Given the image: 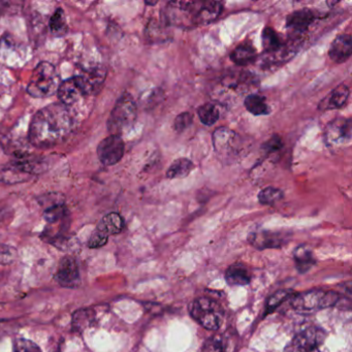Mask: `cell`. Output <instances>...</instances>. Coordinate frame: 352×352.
Returning a JSON list of instances; mask_svg holds the SVG:
<instances>
[{"mask_svg":"<svg viewBox=\"0 0 352 352\" xmlns=\"http://www.w3.org/2000/svg\"><path fill=\"white\" fill-rule=\"evenodd\" d=\"M76 82L83 96H91L100 91L107 78V69L102 65L86 69L80 75L76 76Z\"/></svg>","mask_w":352,"mask_h":352,"instance_id":"8","label":"cell"},{"mask_svg":"<svg viewBox=\"0 0 352 352\" xmlns=\"http://www.w3.org/2000/svg\"><path fill=\"white\" fill-rule=\"evenodd\" d=\"M226 279L230 285L245 286L250 283L251 276L246 265L236 263L226 270Z\"/></svg>","mask_w":352,"mask_h":352,"instance_id":"18","label":"cell"},{"mask_svg":"<svg viewBox=\"0 0 352 352\" xmlns=\"http://www.w3.org/2000/svg\"><path fill=\"white\" fill-rule=\"evenodd\" d=\"M69 210L63 204H55L47 208L44 212V218L48 223L55 224L67 219Z\"/></svg>","mask_w":352,"mask_h":352,"instance_id":"27","label":"cell"},{"mask_svg":"<svg viewBox=\"0 0 352 352\" xmlns=\"http://www.w3.org/2000/svg\"><path fill=\"white\" fill-rule=\"evenodd\" d=\"M350 96V89L345 84L336 87L331 94H327L320 104H318V109L321 111L338 110L342 109L347 104L348 98Z\"/></svg>","mask_w":352,"mask_h":352,"instance_id":"15","label":"cell"},{"mask_svg":"<svg viewBox=\"0 0 352 352\" xmlns=\"http://www.w3.org/2000/svg\"><path fill=\"white\" fill-rule=\"evenodd\" d=\"M55 280L63 287H76L80 282L77 261L73 257H63L57 267Z\"/></svg>","mask_w":352,"mask_h":352,"instance_id":"10","label":"cell"},{"mask_svg":"<svg viewBox=\"0 0 352 352\" xmlns=\"http://www.w3.org/2000/svg\"><path fill=\"white\" fill-rule=\"evenodd\" d=\"M57 94H58L61 104H65V107L76 104L82 96H84L75 78L65 80L60 83L58 90H57Z\"/></svg>","mask_w":352,"mask_h":352,"instance_id":"17","label":"cell"},{"mask_svg":"<svg viewBox=\"0 0 352 352\" xmlns=\"http://www.w3.org/2000/svg\"><path fill=\"white\" fill-rule=\"evenodd\" d=\"M294 259L296 269L300 273H306L316 263L312 251L306 245H300L296 247V250L294 251Z\"/></svg>","mask_w":352,"mask_h":352,"instance_id":"20","label":"cell"},{"mask_svg":"<svg viewBox=\"0 0 352 352\" xmlns=\"http://www.w3.org/2000/svg\"><path fill=\"white\" fill-rule=\"evenodd\" d=\"M49 28H50L51 34L54 36H63L69 30L65 12L61 8H58L53 14L50 21H49Z\"/></svg>","mask_w":352,"mask_h":352,"instance_id":"25","label":"cell"},{"mask_svg":"<svg viewBox=\"0 0 352 352\" xmlns=\"http://www.w3.org/2000/svg\"><path fill=\"white\" fill-rule=\"evenodd\" d=\"M59 85L60 80L54 65L44 61L32 72L28 86V94L36 98H50L56 94Z\"/></svg>","mask_w":352,"mask_h":352,"instance_id":"2","label":"cell"},{"mask_svg":"<svg viewBox=\"0 0 352 352\" xmlns=\"http://www.w3.org/2000/svg\"><path fill=\"white\" fill-rule=\"evenodd\" d=\"M197 115H199V120L206 126H212L219 120L220 112L219 109L214 104H205L197 109Z\"/></svg>","mask_w":352,"mask_h":352,"instance_id":"26","label":"cell"},{"mask_svg":"<svg viewBox=\"0 0 352 352\" xmlns=\"http://www.w3.org/2000/svg\"><path fill=\"white\" fill-rule=\"evenodd\" d=\"M261 41H263V50L267 54L276 55L283 50L284 43L281 36L270 26H267L263 30V34H261Z\"/></svg>","mask_w":352,"mask_h":352,"instance_id":"19","label":"cell"},{"mask_svg":"<svg viewBox=\"0 0 352 352\" xmlns=\"http://www.w3.org/2000/svg\"><path fill=\"white\" fill-rule=\"evenodd\" d=\"M296 294V292H292L290 289H282L279 292H275L270 296L269 300L267 302V306H265V314L273 312L278 306L282 304L284 300H290L292 296Z\"/></svg>","mask_w":352,"mask_h":352,"instance_id":"28","label":"cell"},{"mask_svg":"<svg viewBox=\"0 0 352 352\" xmlns=\"http://www.w3.org/2000/svg\"><path fill=\"white\" fill-rule=\"evenodd\" d=\"M193 122V116L190 113H182L178 115L175 119L174 126L176 131L182 133L185 129H188Z\"/></svg>","mask_w":352,"mask_h":352,"instance_id":"31","label":"cell"},{"mask_svg":"<svg viewBox=\"0 0 352 352\" xmlns=\"http://www.w3.org/2000/svg\"><path fill=\"white\" fill-rule=\"evenodd\" d=\"M249 243L258 250L263 249L280 248L286 242V234L281 232L261 230V232H251L248 236Z\"/></svg>","mask_w":352,"mask_h":352,"instance_id":"12","label":"cell"},{"mask_svg":"<svg viewBox=\"0 0 352 352\" xmlns=\"http://www.w3.org/2000/svg\"><path fill=\"white\" fill-rule=\"evenodd\" d=\"M214 149L222 160L234 158L238 154L240 148V137L228 127H220L214 131L212 135Z\"/></svg>","mask_w":352,"mask_h":352,"instance_id":"6","label":"cell"},{"mask_svg":"<svg viewBox=\"0 0 352 352\" xmlns=\"http://www.w3.org/2000/svg\"><path fill=\"white\" fill-rule=\"evenodd\" d=\"M339 298V294L335 292L310 290L302 294H296L290 300L294 310L306 312V311L321 310V309L333 306Z\"/></svg>","mask_w":352,"mask_h":352,"instance_id":"5","label":"cell"},{"mask_svg":"<svg viewBox=\"0 0 352 352\" xmlns=\"http://www.w3.org/2000/svg\"><path fill=\"white\" fill-rule=\"evenodd\" d=\"M108 238L109 236H107L106 234H104L102 230L96 228V230L92 232V236H90L88 245H89L90 248H100V247L107 244Z\"/></svg>","mask_w":352,"mask_h":352,"instance_id":"32","label":"cell"},{"mask_svg":"<svg viewBox=\"0 0 352 352\" xmlns=\"http://www.w3.org/2000/svg\"><path fill=\"white\" fill-rule=\"evenodd\" d=\"M318 18L317 14L309 9H302L294 12L286 19V28L292 34H304L309 26Z\"/></svg>","mask_w":352,"mask_h":352,"instance_id":"13","label":"cell"},{"mask_svg":"<svg viewBox=\"0 0 352 352\" xmlns=\"http://www.w3.org/2000/svg\"><path fill=\"white\" fill-rule=\"evenodd\" d=\"M125 145L121 135H111L100 142L98 147V156L104 166L118 164L124 155Z\"/></svg>","mask_w":352,"mask_h":352,"instance_id":"7","label":"cell"},{"mask_svg":"<svg viewBox=\"0 0 352 352\" xmlns=\"http://www.w3.org/2000/svg\"><path fill=\"white\" fill-rule=\"evenodd\" d=\"M195 166L190 160L187 158H178L170 164L168 170H166V178L168 179H183L186 178L193 170Z\"/></svg>","mask_w":352,"mask_h":352,"instance_id":"23","label":"cell"},{"mask_svg":"<svg viewBox=\"0 0 352 352\" xmlns=\"http://www.w3.org/2000/svg\"><path fill=\"white\" fill-rule=\"evenodd\" d=\"M203 352H223V343L219 338H210L204 345Z\"/></svg>","mask_w":352,"mask_h":352,"instance_id":"34","label":"cell"},{"mask_svg":"<svg viewBox=\"0 0 352 352\" xmlns=\"http://www.w3.org/2000/svg\"><path fill=\"white\" fill-rule=\"evenodd\" d=\"M189 311L192 318L209 331H217L223 320L224 311L221 305L206 296L193 300Z\"/></svg>","mask_w":352,"mask_h":352,"instance_id":"4","label":"cell"},{"mask_svg":"<svg viewBox=\"0 0 352 352\" xmlns=\"http://www.w3.org/2000/svg\"><path fill=\"white\" fill-rule=\"evenodd\" d=\"M96 228L102 230L108 236L111 234H120L124 228V220L118 213H110L102 218Z\"/></svg>","mask_w":352,"mask_h":352,"instance_id":"21","label":"cell"},{"mask_svg":"<svg viewBox=\"0 0 352 352\" xmlns=\"http://www.w3.org/2000/svg\"><path fill=\"white\" fill-rule=\"evenodd\" d=\"M325 333L319 327H310L300 331L292 340L294 349L300 352H320L319 346L322 345Z\"/></svg>","mask_w":352,"mask_h":352,"instance_id":"9","label":"cell"},{"mask_svg":"<svg viewBox=\"0 0 352 352\" xmlns=\"http://www.w3.org/2000/svg\"><path fill=\"white\" fill-rule=\"evenodd\" d=\"M282 147H283V142L278 135H272L263 145V149L267 153H274V152L279 151Z\"/></svg>","mask_w":352,"mask_h":352,"instance_id":"33","label":"cell"},{"mask_svg":"<svg viewBox=\"0 0 352 352\" xmlns=\"http://www.w3.org/2000/svg\"><path fill=\"white\" fill-rule=\"evenodd\" d=\"M244 106L246 110L254 116H265L271 113L269 104L265 98L259 94H250L244 100Z\"/></svg>","mask_w":352,"mask_h":352,"instance_id":"22","label":"cell"},{"mask_svg":"<svg viewBox=\"0 0 352 352\" xmlns=\"http://www.w3.org/2000/svg\"><path fill=\"white\" fill-rule=\"evenodd\" d=\"M9 6V3H5V1H0V16L3 14V12L5 11L6 7Z\"/></svg>","mask_w":352,"mask_h":352,"instance_id":"35","label":"cell"},{"mask_svg":"<svg viewBox=\"0 0 352 352\" xmlns=\"http://www.w3.org/2000/svg\"><path fill=\"white\" fill-rule=\"evenodd\" d=\"M223 9V3L219 1H201L195 17V26H205L215 21Z\"/></svg>","mask_w":352,"mask_h":352,"instance_id":"16","label":"cell"},{"mask_svg":"<svg viewBox=\"0 0 352 352\" xmlns=\"http://www.w3.org/2000/svg\"><path fill=\"white\" fill-rule=\"evenodd\" d=\"M352 54V38L348 34H340L331 43L329 47V58L333 63L341 65L349 60Z\"/></svg>","mask_w":352,"mask_h":352,"instance_id":"14","label":"cell"},{"mask_svg":"<svg viewBox=\"0 0 352 352\" xmlns=\"http://www.w3.org/2000/svg\"><path fill=\"white\" fill-rule=\"evenodd\" d=\"M73 118L67 107L53 104L38 111L30 126V142L36 148L46 149L63 143L73 129Z\"/></svg>","mask_w":352,"mask_h":352,"instance_id":"1","label":"cell"},{"mask_svg":"<svg viewBox=\"0 0 352 352\" xmlns=\"http://www.w3.org/2000/svg\"><path fill=\"white\" fill-rule=\"evenodd\" d=\"M351 139V120L346 118L333 119L327 124L325 140L329 145H340Z\"/></svg>","mask_w":352,"mask_h":352,"instance_id":"11","label":"cell"},{"mask_svg":"<svg viewBox=\"0 0 352 352\" xmlns=\"http://www.w3.org/2000/svg\"><path fill=\"white\" fill-rule=\"evenodd\" d=\"M284 193L281 189L267 187L258 193V201L263 206H272L283 199Z\"/></svg>","mask_w":352,"mask_h":352,"instance_id":"29","label":"cell"},{"mask_svg":"<svg viewBox=\"0 0 352 352\" xmlns=\"http://www.w3.org/2000/svg\"><path fill=\"white\" fill-rule=\"evenodd\" d=\"M3 176H5V174H3V173H0V180H3Z\"/></svg>","mask_w":352,"mask_h":352,"instance_id":"36","label":"cell"},{"mask_svg":"<svg viewBox=\"0 0 352 352\" xmlns=\"http://www.w3.org/2000/svg\"><path fill=\"white\" fill-rule=\"evenodd\" d=\"M256 58V51L250 44H242L230 53V59L236 65H249Z\"/></svg>","mask_w":352,"mask_h":352,"instance_id":"24","label":"cell"},{"mask_svg":"<svg viewBox=\"0 0 352 352\" xmlns=\"http://www.w3.org/2000/svg\"><path fill=\"white\" fill-rule=\"evenodd\" d=\"M14 352H42L38 344L28 339H17L14 343Z\"/></svg>","mask_w":352,"mask_h":352,"instance_id":"30","label":"cell"},{"mask_svg":"<svg viewBox=\"0 0 352 352\" xmlns=\"http://www.w3.org/2000/svg\"><path fill=\"white\" fill-rule=\"evenodd\" d=\"M138 108L133 96L124 94L113 108L108 120V131L111 135H121L135 124Z\"/></svg>","mask_w":352,"mask_h":352,"instance_id":"3","label":"cell"}]
</instances>
